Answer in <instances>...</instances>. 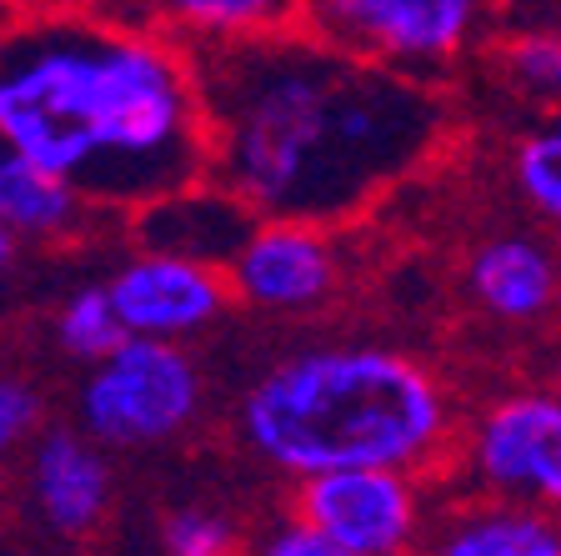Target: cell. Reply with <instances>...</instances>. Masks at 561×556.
Returning a JSON list of instances; mask_svg holds the SVG:
<instances>
[{
	"label": "cell",
	"mask_w": 561,
	"mask_h": 556,
	"mask_svg": "<svg viewBox=\"0 0 561 556\" xmlns=\"http://www.w3.org/2000/svg\"><path fill=\"white\" fill-rule=\"evenodd\" d=\"M426 556H561V517L522 501L481 497L446 517Z\"/></svg>",
	"instance_id": "9a60e30c"
},
{
	"label": "cell",
	"mask_w": 561,
	"mask_h": 556,
	"mask_svg": "<svg viewBox=\"0 0 561 556\" xmlns=\"http://www.w3.org/2000/svg\"><path fill=\"white\" fill-rule=\"evenodd\" d=\"M256 226V211L245 206L236 191H226L221 181H196L181 185L171 196L151 201L130 216V231L136 246H151V251H175V256H196L210 266H226L241 241Z\"/></svg>",
	"instance_id": "7c38bea8"
},
{
	"label": "cell",
	"mask_w": 561,
	"mask_h": 556,
	"mask_svg": "<svg viewBox=\"0 0 561 556\" xmlns=\"http://www.w3.org/2000/svg\"><path fill=\"white\" fill-rule=\"evenodd\" d=\"M0 140L136 216L210 175L196 50L95 5L21 11L0 31Z\"/></svg>",
	"instance_id": "7a4b0ae2"
},
{
	"label": "cell",
	"mask_w": 561,
	"mask_h": 556,
	"mask_svg": "<svg viewBox=\"0 0 561 556\" xmlns=\"http://www.w3.org/2000/svg\"><path fill=\"white\" fill-rule=\"evenodd\" d=\"M126 25H146L191 50L301 31V0H91Z\"/></svg>",
	"instance_id": "4fadbf2b"
},
{
	"label": "cell",
	"mask_w": 561,
	"mask_h": 556,
	"mask_svg": "<svg viewBox=\"0 0 561 556\" xmlns=\"http://www.w3.org/2000/svg\"><path fill=\"white\" fill-rule=\"evenodd\" d=\"M210 181L256 216L331 220L432 151L442 111L421 76L351 56L311 31L196 50Z\"/></svg>",
	"instance_id": "6da1fadb"
},
{
	"label": "cell",
	"mask_w": 561,
	"mask_h": 556,
	"mask_svg": "<svg viewBox=\"0 0 561 556\" xmlns=\"http://www.w3.org/2000/svg\"><path fill=\"white\" fill-rule=\"evenodd\" d=\"M105 291H111L121 326L130 337L181 341V347L216 331L236 302L226 266H210V261L175 251H151V246H136L105 276Z\"/></svg>",
	"instance_id": "ba28073f"
},
{
	"label": "cell",
	"mask_w": 561,
	"mask_h": 556,
	"mask_svg": "<svg viewBox=\"0 0 561 556\" xmlns=\"http://www.w3.org/2000/svg\"><path fill=\"white\" fill-rule=\"evenodd\" d=\"M41 431H46V392L25 371L0 366V472L25 462Z\"/></svg>",
	"instance_id": "d6986e66"
},
{
	"label": "cell",
	"mask_w": 561,
	"mask_h": 556,
	"mask_svg": "<svg viewBox=\"0 0 561 556\" xmlns=\"http://www.w3.org/2000/svg\"><path fill=\"white\" fill-rule=\"evenodd\" d=\"M236 522L216 507H201V501H186V507L165 511L161 522V546L165 556H236Z\"/></svg>",
	"instance_id": "ffe728a7"
},
{
	"label": "cell",
	"mask_w": 561,
	"mask_h": 556,
	"mask_svg": "<svg viewBox=\"0 0 561 556\" xmlns=\"http://www.w3.org/2000/svg\"><path fill=\"white\" fill-rule=\"evenodd\" d=\"M451 386L426 361L381 341L301 347L245 382L236 441L261 466L291 476L397 466L426 476L456 452Z\"/></svg>",
	"instance_id": "3957f363"
},
{
	"label": "cell",
	"mask_w": 561,
	"mask_h": 556,
	"mask_svg": "<svg viewBox=\"0 0 561 556\" xmlns=\"http://www.w3.org/2000/svg\"><path fill=\"white\" fill-rule=\"evenodd\" d=\"M0 556H25V552H0Z\"/></svg>",
	"instance_id": "d4e9b609"
},
{
	"label": "cell",
	"mask_w": 561,
	"mask_h": 556,
	"mask_svg": "<svg viewBox=\"0 0 561 556\" xmlns=\"http://www.w3.org/2000/svg\"><path fill=\"white\" fill-rule=\"evenodd\" d=\"M456 462L477 497H502L561 517V392L512 386L461 421Z\"/></svg>",
	"instance_id": "8992f818"
},
{
	"label": "cell",
	"mask_w": 561,
	"mask_h": 556,
	"mask_svg": "<svg viewBox=\"0 0 561 556\" xmlns=\"http://www.w3.org/2000/svg\"><path fill=\"white\" fill-rule=\"evenodd\" d=\"M557 392H561V361H557Z\"/></svg>",
	"instance_id": "cb8c5ba5"
},
{
	"label": "cell",
	"mask_w": 561,
	"mask_h": 556,
	"mask_svg": "<svg viewBox=\"0 0 561 556\" xmlns=\"http://www.w3.org/2000/svg\"><path fill=\"white\" fill-rule=\"evenodd\" d=\"M496 0H301V31L432 81L486 31Z\"/></svg>",
	"instance_id": "5b68a950"
},
{
	"label": "cell",
	"mask_w": 561,
	"mask_h": 556,
	"mask_svg": "<svg viewBox=\"0 0 561 556\" xmlns=\"http://www.w3.org/2000/svg\"><path fill=\"white\" fill-rule=\"evenodd\" d=\"M236 302L261 316H301L327 306L341 286V256L321 220L256 216L241 251L226 261Z\"/></svg>",
	"instance_id": "9c48e42d"
},
{
	"label": "cell",
	"mask_w": 561,
	"mask_h": 556,
	"mask_svg": "<svg viewBox=\"0 0 561 556\" xmlns=\"http://www.w3.org/2000/svg\"><path fill=\"white\" fill-rule=\"evenodd\" d=\"M506 171H512V191L526 216L547 231H561V111L537 116L512 140Z\"/></svg>",
	"instance_id": "ac0fdd59"
},
{
	"label": "cell",
	"mask_w": 561,
	"mask_h": 556,
	"mask_svg": "<svg viewBox=\"0 0 561 556\" xmlns=\"http://www.w3.org/2000/svg\"><path fill=\"white\" fill-rule=\"evenodd\" d=\"M21 251L25 246L11 236V226L0 220V302L11 296V286H15V271H21Z\"/></svg>",
	"instance_id": "7402d4cb"
},
{
	"label": "cell",
	"mask_w": 561,
	"mask_h": 556,
	"mask_svg": "<svg viewBox=\"0 0 561 556\" xmlns=\"http://www.w3.org/2000/svg\"><path fill=\"white\" fill-rule=\"evenodd\" d=\"M291 511L356 556H411L426 532L421 476L397 466H346L301 476Z\"/></svg>",
	"instance_id": "52a82bcc"
},
{
	"label": "cell",
	"mask_w": 561,
	"mask_h": 556,
	"mask_svg": "<svg viewBox=\"0 0 561 556\" xmlns=\"http://www.w3.org/2000/svg\"><path fill=\"white\" fill-rule=\"evenodd\" d=\"M496 81L537 116L561 111V25H522L491 46Z\"/></svg>",
	"instance_id": "2e32d148"
},
{
	"label": "cell",
	"mask_w": 561,
	"mask_h": 556,
	"mask_svg": "<svg viewBox=\"0 0 561 556\" xmlns=\"http://www.w3.org/2000/svg\"><path fill=\"white\" fill-rule=\"evenodd\" d=\"M50 341H56V351L66 361H76V366H95V361H105L121 341H130L105 281H76V286L60 296L56 311H50Z\"/></svg>",
	"instance_id": "e0dca14e"
},
{
	"label": "cell",
	"mask_w": 561,
	"mask_h": 556,
	"mask_svg": "<svg viewBox=\"0 0 561 556\" xmlns=\"http://www.w3.org/2000/svg\"><path fill=\"white\" fill-rule=\"evenodd\" d=\"M206 411V371L181 341L130 337L76 386V427L116 452L186 436Z\"/></svg>",
	"instance_id": "277c9868"
},
{
	"label": "cell",
	"mask_w": 561,
	"mask_h": 556,
	"mask_svg": "<svg viewBox=\"0 0 561 556\" xmlns=\"http://www.w3.org/2000/svg\"><path fill=\"white\" fill-rule=\"evenodd\" d=\"M111 206H101L95 196H85L81 185L60 171H46L41 161L11 151L0 140V220L11 226V236L21 246H70L91 236L101 226V216Z\"/></svg>",
	"instance_id": "5bb4252c"
},
{
	"label": "cell",
	"mask_w": 561,
	"mask_h": 556,
	"mask_svg": "<svg viewBox=\"0 0 561 556\" xmlns=\"http://www.w3.org/2000/svg\"><path fill=\"white\" fill-rule=\"evenodd\" d=\"M25 507L50 536H91L111 511V462L95 436L81 427H46L21 462Z\"/></svg>",
	"instance_id": "30bf717a"
},
{
	"label": "cell",
	"mask_w": 561,
	"mask_h": 556,
	"mask_svg": "<svg viewBox=\"0 0 561 556\" xmlns=\"http://www.w3.org/2000/svg\"><path fill=\"white\" fill-rule=\"evenodd\" d=\"M256 556H356L346 552L341 542H331L327 532H316L311 522H301V517H286V522H276L266 536H261Z\"/></svg>",
	"instance_id": "44dd1931"
},
{
	"label": "cell",
	"mask_w": 561,
	"mask_h": 556,
	"mask_svg": "<svg viewBox=\"0 0 561 556\" xmlns=\"http://www.w3.org/2000/svg\"><path fill=\"white\" fill-rule=\"evenodd\" d=\"M471 306L502 326H541L561 311V246L541 231H496L461 266Z\"/></svg>",
	"instance_id": "8fae6325"
},
{
	"label": "cell",
	"mask_w": 561,
	"mask_h": 556,
	"mask_svg": "<svg viewBox=\"0 0 561 556\" xmlns=\"http://www.w3.org/2000/svg\"><path fill=\"white\" fill-rule=\"evenodd\" d=\"M15 11H41V5H66V0H5Z\"/></svg>",
	"instance_id": "603a6c76"
}]
</instances>
